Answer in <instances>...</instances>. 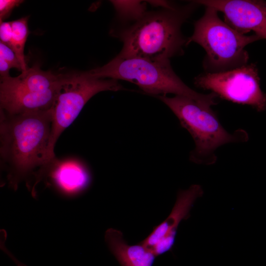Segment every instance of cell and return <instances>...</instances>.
Instances as JSON below:
<instances>
[{"mask_svg":"<svg viewBox=\"0 0 266 266\" xmlns=\"http://www.w3.org/2000/svg\"><path fill=\"white\" fill-rule=\"evenodd\" d=\"M63 75L43 71L35 65L17 77H0V91H44L60 86Z\"/></svg>","mask_w":266,"mask_h":266,"instance_id":"4fadbf2b","label":"cell"},{"mask_svg":"<svg viewBox=\"0 0 266 266\" xmlns=\"http://www.w3.org/2000/svg\"><path fill=\"white\" fill-rule=\"evenodd\" d=\"M88 71L97 78L131 82L148 94L184 96L206 107L217 104L214 93L200 94L186 85L174 72L169 60L153 61L118 54L106 65Z\"/></svg>","mask_w":266,"mask_h":266,"instance_id":"3957f363","label":"cell"},{"mask_svg":"<svg viewBox=\"0 0 266 266\" xmlns=\"http://www.w3.org/2000/svg\"><path fill=\"white\" fill-rule=\"evenodd\" d=\"M200 5L193 0L184 6L147 12L120 33L123 47L119 55L153 61L180 55L187 42L181 28Z\"/></svg>","mask_w":266,"mask_h":266,"instance_id":"7a4b0ae2","label":"cell"},{"mask_svg":"<svg viewBox=\"0 0 266 266\" xmlns=\"http://www.w3.org/2000/svg\"><path fill=\"white\" fill-rule=\"evenodd\" d=\"M12 35L11 21L2 22L0 24V42L9 46Z\"/></svg>","mask_w":266,"mask_h":266,"instance_id":"ac0fdd59","label":"cell"},{"mask_svg":"<svg viewBox=\"0 0 266 266\" xmlns=\"http://www.w3.org/2000/svg\"><path fill=\"white\" fill-rule=\"evenodd\" d=\"M123 89L117 80L100 78L88 71L63 74L61 87L52 108V127L48 147L50 159L56 157V143L77 117L88 101L97 93Z\"/></svg>","mask_w":266,"mask_h":266,"instance_id":"8992f818","label":"cell"},{"mask_svg":"<svg viewBox=\"0 0 266 266\" xmlns=\"http://www.w3.org/2000/svg\"><path fill=\"white\" fill-rule=\"evenodd\" d=\"M224 14L225 22L242 34L250 31L266 39V1L251 0H199Z\"/></svg>","mask_w":266,"mask_h":266,"instance_id":"ba28073f","label":"cell"},{"mask_svg":"<svg viewBox=\"0 0 266 266\" xmlns=\"http://www.w3.org/2000/svg\"><path fill=\"white\" fill-rule=\"evenodd\" d=\"M12 68L11 66L5 61L2 58L0 57V77L9 76V70Z\"/></svg>","mask_w":266,"mask_h":266,"instance_id":"d6986e66","label":"cell"},{"mask_svg":"<svg viewBox=\"0 0 266 266\" xmlns=\"http://www.w3.org/2000/svg\"><path fill=\"white\" fill-rule=\"evenodd\" d=\"M66 197H74L84 192L90 185L91 176L86 166L73 158L52 159L39 172L36 185L42 180Z\"/></svg>","mask_w":266,"mask_h":266,"instance_id":"9c48e42d","label":"cell"},{"mask_svg":"<svg viewBox=\"0 0 266 266\" xmlns=\"http://www.w3.org/2000/svg\"><path fill=\"white\" fill-rule=\"evenodd\" d=\"M172 110L181 125L193 137L196 147L191 152L190 160L199 164H214L217 148L228 143L247 141L248 135L242 129L233 134L228 132L220 123L215 112L210 107L203 106L184 96H158Z\"/></svg>","mask_w":266,"mask_h":266,"instance_id":"5b68a950","label":"cell"},{"mask_svg":"<svg viewBox=\"0 0 266 266\" xmlns=\"http://www.w3.org/2000/svg\"><path fill=\"white\" fill-rule=\"evenodd\" d=\"M194 83L228 101L250 105L259 112L266 109V93L261 88L258 68L254 64L224 71L203 73L195 78Z\"/></svg>","mask_w":266,"mask_h":266,"instance_id":"52a82bcc","label":"cell"},{"mask_svg":"<svg viewBox=\"0 0 266 266\" xmlns=\"http://www.w3.org/2000/svg\"><path fill=\"white\" fill-rule=\"evenodd\" d=\"M28 17H25L11 21L12 35L9 47L16 54L22 66V72L28 69L24 52L27 39L30 34L28 25Z\"/></svg>","mask_w":266,"mask_h":266,"instance_id":"5bb4252c","label":"cell"},{"mask_svg":"<svg viewBox=\"0 0 266 266\" xmlns=\"http://www.w3.org/2000/svg\"><path fill=\"white\" fill-rule=\"evenodd\" d=\"M260 39L255 34L247 35L238 32L220 18L217 10L206 6L203 16L194 24L187 45L194 42L202 47L206 53L204 68L208 72H217L248 64L249 55L245 48Z\"/></svg>","mask_w":266,"mask_h":266,"instance_id":"277c9868","label":"cell"},{"mask_svg":"<svg viewBox=\"0 0 266 266\" xmlns=\"http://www.w3.org/2000/svg\"><path fill=\"white\" fill-rule=\"evenodd\" d=\"M0 57L8 63L12 68L22 71L21 65L14 51L8 46L0 42Z\"/></svg>","mask_w":266,"mask_h":266,"instance_id":"2e32d148","label":"cell"},{"mask_svg":"<svg viewBox=\"0 0 266 266\" xmlns=\"http://www.w3.org/2000/svg\"><path fill=\"white\" fill-rule=\"evenodd\" d=\"M119 17L124 20H135L147 12L146 2L140 0H110Z\"/></svg>","mask_w":266,"mask_h":266,"instance_id":"9a60e30c","label":"cell"},{"mask_svg":"<svg viewBox=\"0 0 266 266\" xmlns=\"http://www.w3.org/2000/svg\"><path fill=\"white\" fill-rule=\"evenodd\" d=\"M148 3L154 6H160L162 8H172L175 6L169 2L164 0H148Z\"/></svg>","mask_w":266,"mask_h":266,"instance_id":"ffe728a7","label":"cell"},{"mask_svg":"<svg viewBox=\"0 0 266 266\" xmlns=\"http://www.w3.org/2000/svg\"><path fill=\"white\" fill-rule=\"evenodd\" d=\"M0 164L8 184L16 189L22 181L33 180L52 160L48 153L52 109L17 115L0 111Z\"/></svg>","mask_w":266,"mask_h":266,"instance_id":"6da1fadb","label":"cell"},{"mask_svg":"<svg viewBox=\"0 0 266 266\" xmlns=\"http://www.w3.org/2000/svg\"><path fill=\"white\" fill-rule=\"evenodd\" d=\"M203 190L199 185H193L186 190H181L172 211L167 218L156 226L148 236L140 243L147 248H152L164 236L168 234L176 235L180 223L187 219L195 201L203 195Z\"/></svg>","mask_w":266,"mask_h":266,"instance_id":"8fae6325","label":"cell"},{"mask_svg":"<svg viewBox=\"0 0 266 266\" xmlns=\"http://www.w3.org/2000/svg\"><path fill=\"white\" fill-rule=\"evenodd\" d=\"M24 0H0V23L7 18L13 9L18 6Z\"/></svg>","mask_w":266,"mask_h":266,"instance_id":"e0dca14e","label":"cell"},{"mask_svg":"<svg viewBox=\"0 0 266 266\" xmlns=\"http://www.w3.org/2000/svg\"><path fill=\"white\" fill-rule=\"evenodd\" d=\"M62 84L41 92L0 91V111L8 115H17L51 109Z\"/></svg>","mask_w":266,"mask_h":266,"instance_id":"30bf717a","label":"cell"},{"mask_svg":"<svg viewBox=\"0 0 266 266\" xmlns=\"http://www.w3.org/2000/svg\"><path fill=\"white\" fill-rule=\"evenodd\" d=\"M104 238L121 266H153L156 257L153 251L141 243L129 245L121 231L109 229L105 232Z\"/></svg>","mask_w":266,"mask_h":266,"instance_id":"7c38bea8","label":"cell"}]
</instances>
